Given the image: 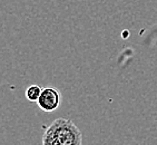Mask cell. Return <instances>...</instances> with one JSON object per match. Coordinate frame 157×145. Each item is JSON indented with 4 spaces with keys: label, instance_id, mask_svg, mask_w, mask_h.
<instances>
[{
    "label": "cell",
    "instance_id": "3957f363",
    "mask_svg": "<svg viewBox=\"0 0 157 145\" xmlns=\"http://www.w3.org/2000/svg\"><path fill=\"white\" fill-rule=\"evenodd\" d=\"M42 88L40 87L39 85H30L29 87H27L26 92H25V95H26V98H27L29 102H38L40 95H41Z\"/></svg>",
    "mask_w": 157,
    "mask_h": 145
},
{
    "label": "cell",
    "instance_id": "7a4b0ae2",
    "mask_svg": "<svg viewBox=\"0 0 157 145\" xmlns=\"http://www.w3.org/2000/svg\"><path fill=\"white\" fill-rule=\"evenodd\" d=\"M61 100V95L56 87L47 86L42 88L41 95L37 102L39 108L46 113L54 112L59 107Z\"/></svg>",
    "mask_w": 157,
    "mask_h": 145
},
{
    "label": "cell",
    "instance_id": "6da1fadb",
    "mask_svg": "<svg viewBox=\"0 0 157 145\" xmlns=\"http://www.w3.org/2000/svg\"><path fill=\"white\" fill-rule=\"evenodd\" d=\"M82 135L71 120L57 118L42 135V145H82Z\"/></svg>",
    "mask_w": 157,
    "mask_h": 145
}]
</instances>
